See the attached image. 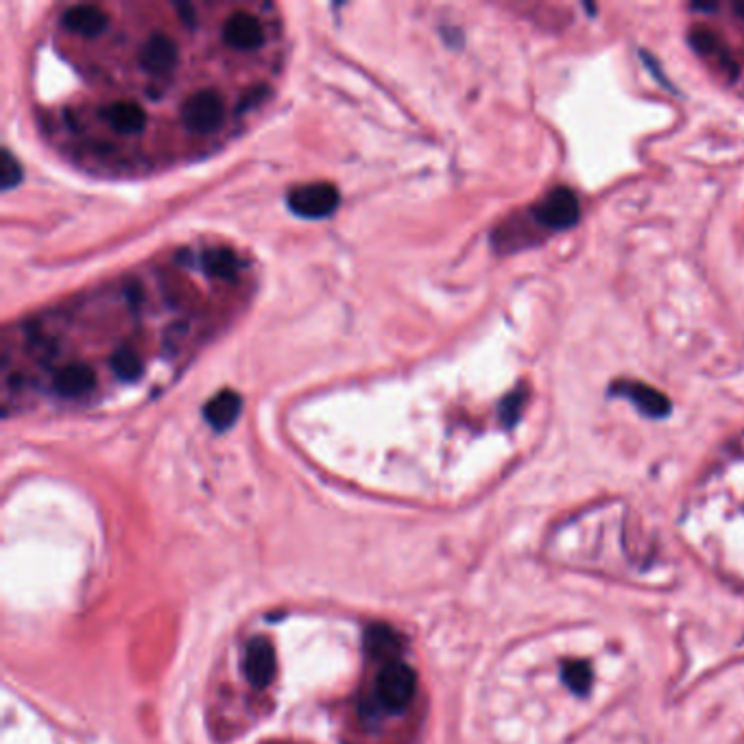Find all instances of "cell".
<instances>
[{
  "label": "cell",
  "instance_id": "8",
  "mask_svg": "<svg viewBox=\"0 0 744 744\" xmlns=\"http://www.w3.org/2000/svg\"><path fill=\"white\" fill-rule=\"evenodd\" d=\"M51 384L59 398L77 400L96 387V371L86 363H68L55 369Z\"/></svg>",
  "mask_w": 744,
  "mask_h": 744
},
{
  "label": "cell",
  "instance_id": "11",
  "mask_svg": "<svg viewBox=\"0 0 744 744\" xmlns=\"http://www.w3.org/2000/svg\"><path fill=\"white\" fill-rule=\"evenodd\" d=\"M275 668H278V664H275V651L271 642L264 638L249 642L245 655L247 679L258 688H267L275 677Z\"/></svg>",
  "mask_w": 744,
  "mask_h": 744
},
{
  "label": "cell",
  "instance_id": "16",
  "mask_svg": "<svg viewBox=\"0 0 744 744\" xmlns=\"http://www.w3.org/2000/svg\"><path fill=\"white\" fill-rule=\"evenodd\" d=\"M367 644H369L371 653H374L376 657H382V655H387L391 648H395V644H398V635L391 633L389 629H384V627H376V629L369 631Z\"/></svg>",
  "mask_w": 744,
  "mask_h": 744
},
{
  "label": "cell",
  "instance_id": "7",
  "mask_svg": "<svg viewBox=\"0 0 744 744\" xmlns=\"http://www.w3.org/2000/svg\"><path fill=\"white\" fill-rule=\"evenodd\" d=\"M611 391L624 395V398L633 402V406L638 408L640 413L653 417V419H662V417L670 415V411H672L670 400L666 398V395L662 391L648 387V384H644V382L620 380V382H614Z\"/></svg>",
  "mask_w": 744,
  "mask_h": 744
},
{
  "label": "cell",
  "instance_id": "15",
  "mask_svg": "<svg viewBox=\"0 0 744 744\" xmlns=\"http://www.w3.org/2000/svg\"><path fill=\"white\" fill-rule=\"evenodd\" d=\"M563 681L574 694L585 696L592 686V668L585 662H568L563 666Z\"/></svg>",
  "mask_w": 744,
  "mask_h": 744
},
{
  "label": "cell",
  "instance_id": "4",
  "mask_svg": "<svg viewBox=\"0 0 744 744\" xmlns=\"http://www.w3.org/2000/svg\"><path fill=\"white\" fill-rule=\"evenodd\" d=\"M288 208L304 219H323L330 216L339 206V190L328 182L297 186L288 192Z\"/></svg>",
  "mask_w": 744,
  "mask_h": 744
},
{
  "label": "cell",
  "instance_id": "2",
  "mask_svg": "<svg viewBox=\"0 0 744 744\" xmlns=\"http://www.w3.org/2000/svg\"><path fill=\"white\" fill-rule=\"evenodd\" d=\"M417 688V677L411 666L402 662H389L380 670L376 679V694L382 707L391 712H400L411 703Z\"/></svg>",
  "mask_w": 744,
  "mask_h": 744
},
{
  "label": "cell",
  "instance_id": "5",
  "mask_svg": "<svg viewBox=\"0 0 744 744\" xmlns=\"http://www.w3.org/2000/svg\"><path fill=\"white\" fill-rule=\"evenodd\" d=\"M179 59V48L173 35L153 33L140 46V70L155 79L173 75Z\"/></svg>",
  "mask_w": 744,
  "mask_h": 744
},
{
  "label": "cell",
  "instance_id": "13",
  "mask_svg": "<svg viewBox=\"0 0 744 744\" xmlns=\"http://www.w3.org/2000/svg\"><path fill=\"white\" fill-rule=\"evenodd\" d=\"M688 42L692 44L694 51L699 53L701 57L716 59V62L727 66L729 70H736L734 59H731V55L727 53V46L723 42H720V38H718V35L714 31H707V29L696 27V29L690 31Z\"/></svg>",
  "mask_w": 744,
  "mask_h": 744
},
{
  "label": "cell",
  "instance_id": "18",
  "mask_svg": "<svg viewBox=\"0 0 744 744\" xmlns=\"http://www.w3.org/2000/svg\"><path fill=\"white\" fill-rule=\"evenodd\" d=\"M0 175H3V190H11L20 184L22 168L18 160L9 151L3 153V164H0Z\"/></svg>",
  "mask_w": 744,
  "mask_h": 744
},
{
  "label": "cell",
  "instance_id": "1",
  "mask_svg": "<svg viewBox=\"0 0 744 744\" xmlns=\"http://www.w3.org/2000/svg\"><path fill=\"white\" fill-rule=\"evenodd\" d=\"M227 120V103L221 92L212 88L192 92L182 107V123L192 136H212Z\"/></svg>",
  "mask_w": 744,
  "mask_h": 744
},
{
  "label": "cell",
  "instance_id": "17",
  "mask_svg": "<svg viewBox=\"0 0 744 744\" xmlns=\"http://www.w3.org/2000/svg\"><path fill=\"white\" fill-rule=\"evenodd\" d=\"M524 402H526V391L520 389V391H513L509 398H504L502 406H500V417L504 426H515L518 424L520 419V413L524 408Z\"/></svg>",
  "mask_w": 744,
  "mask_h": 744
},
{
  "label": "cell",
  "instance_id": "9",
  "mask_svg": "<svg viewBox=\"0 0 744 744\" xmlns=\"http://www.w3.org/2000/svg\"><path fill=\"white\" fill-rule=\"evenodd\" d=\"M64 29L70 31L72 35H79V38H99V35L105 33L107 24H110V18H107L105 9L101 5H72L64 11L62 16Z\"/></svg>",
  "mask_w": 744,
  "mask_h": 744
},
{
  "label": "cell",
  "instance_id": "12",
  "mask_svg": "<svg viewBox=\"0 0 744 744\" xmlns=\"http://www.w3.org/2000/svg\"><path fill=\"white\" fill-rule=\"evenodd\" d=\"M240 411H243V400H240V395L236 391L225 389L219 395H214L206 404V411L203 413H206V419L214 430H227L234 426Z\"/></svg>",
  "mask_w": 744,
  "mask_h": 744
},
{
  "label": "cell",
  "instance_id": "10",
  "mask_svg": "<svg viewBox=\"0 0 744 744\" xmlns=\"http://www.w3.org/2000/svg\"><path fill=\"white\" fill-rule=\"evenodd\" d=\"M105 125L112 131L114 136H140L144 123H147V114H144L142 105L134 101H116L112 105L105 107L103 112Z\"/></svg>",
  "mask_w": 744,
  "mask_h": 744
},
{
  "label": "cell",
  "instance_id": "19",
  "mask_svg": "<svg viewBox=\"0 0 744 744\" xmlns=\"http://www.w3.org/2000/svg\"><path fill=\"white\" fill-rule=\"evenodd\" d=\"M692 9H703V11H714L716 5H692Z\"/></svg>",
  "mask_w": 744,
  "mask_h": 744
},
{
  "label": "cell",
  "instance_id": "14",
  "mask_svg": "<svg viewBox=\"0 0 744 744\" xmlns=\"http://www.w3.org/2000/svg\"><path fill=\"white\" fill-rule=\"evenodd\" d=\"M112 371L118 380L136 382L142 376V358L136 350H120L110 360Z\"/></svg>",
  "mask_w": 744,
  "mask_h": 744
},
{
  "label": "cell",
  "instance_id": "3",
  "mask_svg": "<svg viewBox=\"0 0 744 744\" xmlns=\"http://www.w3.org/2000/svg\"><path fill=\"white\" fill-rule=\"evenodd\" d=\"M533 216L539 225L548 227V230H555V232L570 230V227L579 223V216H581L579 199H576V195L570 188H563V186L555 188L537 203Z\"/></svg>",
  "mask_w": 744,
  "mask_h": 744
},
{
  "label": "cell",
  "instance_id": "6",
  "mask_svg": "<svg viewBox=\"0 0 744 744\" xmlns=\"http://www.w3.org/2000/svg\"><path fill=\"white\" fill-rule=\"evenodd\" d=\"M223 42L236 53H256L264 44V27L256 14L236 9L223 22Z\"/></svg>",
  "mask_w": 744,
  "mask_h": 744
}]
</instances>
